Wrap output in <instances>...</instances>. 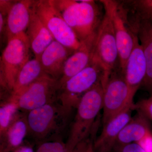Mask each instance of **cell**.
<instances>
[{
	"mask_svg": "<svg viewBox=\"0 0 152 152\" xmlns=\"http://www.w3.org/2000/svg\"><path fill=\"white\" fill-rule=\"evenodd\" d=\"M104 87L99 82L85 93L77 107V112L65 143L68 152H79V147L88 140L95 120L103 108Z\"/></svg>",
	"mask_w": 152,
	"mask_h": 152,
	"instance_id": "cell-1",
	"label": "cell"
},
{
	"mask_svg": "<svg viewBox=\"0 0 152 152\" xmlns=\"http://www.w3.org/2000/svg\"><path fill=\"white\" fill-rule=\"evenodd\" d=\"M55 7L80 42L97 32L103 18L95 1L53 0Z\"/></svg>",
	"mask_w": 152,
	"mask_h": 152,
	"instance_id": "cell-2",
	"label": "cell"
},
{
	"mask_svg": "<svg viewBox=\"0 0 152 152\" xmlns=\"http://www.w3.org/2000/svg\"><path fill=\"white\" fill-rule=\"evenodd\" d=\"M28 134L37 144L51 140L64 127L68 115L56 102L26 113Z\"/></svg>",
	"mask_w": 152,
	"mask_h": 152,
	"instance_id": "cell-3",
	"label": "cell"
},
{
	"mask_svg": "<svg viewBox=\"0 0 152 152\" xmlns=\"http://www.w3.org/2000/svg\"><path fill=\"white\" fill-rule=\"evenodd\" d=\"M104 72L97 63L91 61L86 67L68 80L60 88L58 99L64 111L69 115L77 108L85 93L103 81Z\"/></svg>",
	"mask_w": 152,
	"mask_h": 152,
	"instance_id": "cell-4",
	"label": "cell"
},
{
	"mask_svg": "<svg viewBox=\"0 0 152 152\" xmlns=\"http://www.w3.org/2000/svg\"><path fill=\"white\" fill-rule=\"evenodd\" d=\"M31 49L26 32L15 36L7 41L1 57V86L10 92L13 90L17 76L29 59Z\"/></svg>",
	"mask_w": 152,
	"mask_h": 152,
	"instance_id": "cell-5",
	"label": "cell"
},
{
	"mask_svg": "<svg viewBox=\"0 0 152 152\" xmlns=\"http://www.w3.org/2000/svg\"><path fill=\"white\" fill-rule=\"evenodd\" d=\"M91 61L97 63L103 69V86L111 74L121 69L113 27L110 18L105 12L97 33Z\"/></svg>",
	"mask_w": 152,
	"mask_h": 152,
	"instance_id": "cell-6",
	"label": "cell"
},
{
	"mask_svg": "<svg viewBox=\"0 0 152 152\" xmlns=\"http://www.w3.org/2000/svg\"><path fill=\"white\" fill-rule=\"evenodd\" d=\"M100 2L111 20L118 51L120 68L124 73L134 45L136 34L129 23L126 11L122 3L113 0H102Z\"/></svg>",
	"mask_w": 152,
	"mask_h": 152,
	"instance_id": "cell-7",
	"label": "cell"
},
{
	"mask_svg": "<svg viewBox=\"0 0 152 152\" xmlns=\"http://www.w3.org/2000/svg\"><path fill=\"white\" fill-rule=\"evenodd\" d=\"M34 8L54 40L72 51L79 48L80 42L55 7L53 0L35 1Z\"/></svg>",
	"mask_w": 152,
	"mask_h": 152,
	"instance_id": "cell-8",
	"label": "cell"
},
{
	"mask_svg": "<svg viewBox=\"0 0 152 152\" xmlns=\"http://www.w3.org/2000/svg\"><path fill=\"white\" fill-rule=\"evenodd\" d=\"M60 89L58 80L45 75L11 97L15 101L20 110L27 113L56 102Z\"/></svg>",
	"mask_w": 152,
	"mask_h": 152,
	"instance_id": "cell-9",
	"label": "cell"
},
{
	"mask_svg": "<svg viewBox=\"0 0 152 152\" xmlns=\"http://www.w3.org/2000/svg\"><path fill=\"white\" fill-rule=\"evenodd\" d=\"M134 104L121 70L113 72L104 86L103 126Z\"/></svg>",
	"mask_w": 152,
	"mask_h": 152,
	"instance_id": "cell-10",
	"label": "cell"
},
{
	"mask_svg": "<svg viewBox=\"0 0 152 152\" xmlns=\"http://www.w3.org/2000/svg\"><path fill=\"white\" fill-rule=\"evenodd\" d=\"M134 105L129 106L103 126L101 134L94 141L93 152L113 151L120 132L132 117Z\"/></svg>",
	"mask_w": 152,
	"mask_h": 152,
	"instance_id": "cell-11",
	"label": "cell"
},
{
	"mask_svg": "<svg viewBox=\"0 0 152 152\" xmlns=\"http://www.w3.org/2000/svg\"><path fill=\"white\" fill-rule=\"evenodd\" d=\"M124 74L131 97L133 100L137 91L142 84L146 74L145 60L137 35L134 45L127 61Z\"/></svg>",
	"mask_w": 152,
	"mask_h": 152,
	"instance_id": "cell-12",
	"label": "cell"
},
{
	"mask_svg": "<svg viewBox=\"0 0 152 152\" xmlns=\"http://www.w3.org/2000/svg\"><path fill=\"white\" fill-rule=\"evenodd\" d=\"M97 33L80 42L79 48L68 58L64 66L62 75L59 80L60 88L68 80L84 69L91 62Z\"/></svg>",
	"mask_w": 152,
	"mask_h": 152,
	"instance_id": "cell-13",
	"label": "cell"
},
{
	"mask_svg": "<svg viewBox=\"0 0 152 152\" xmlns=\"http://www.w3.org/2000/svg\"><path fill=\"white\" fill-rule=\"evenodd\" d=\"M34 2L32 0L15 1L6 18L5 31L7 41L26 32L30 23Z\"/></svg>",
	"mask_w": 152,
	"mask_h": 152,
	"instance_id": "cell-14",
	"label": "cell"
},
{
	"mask_svg": "<svg viewBox=\"0 0 152 152\" xmlns=\"http://www.w3.org/2000/svg\"><path fill=\"white\" fill-rule=\"evenodd\" d=\"M151 142H152V131L149 120L142 114L137 112L120 132L115 145Z\"/></svg>",
	"mask_w": 152,
	"mask_h": 152,
	"instance_id": "cell-15",
	"label": "cell"
},
{
	"mask_svg": "<svg viewBox=\"0 0 152 152\" xmlns=\"http://www.w3.org/2000/svg\"><path fill=\"white\" fill-rule=\"evenodd\" d=\"M74 51L57 41H53L39 58L45 73L59 80L66 61Z\"/></svg>",
	"mask_w": 152,
	"mask_h": 152,
	"instance_id": "cell-16",
	"label": "cell"
},
{
	"mask_svg": "<svg viewBox=\"0 0 152 152\" xmlns=\"http://www.w3.org/2000/svg\"><path fill=\"white\" fill-rule=\"evenodd\" d=\"M142 48L146 64V74L142 86L152 95V21H134L131 24Z\"/></svg>",
	"mask_w": 152,
	"mask_h": 152,
	"instance_id": "cell-17",
	"label": "cell"
},
{
	"mask_svg": "<svg viewBox=\"0 0 152 152\" xmlns=\"http://www.w3.org/2000/svg\"><path fill=\"white\" fill-rule=\"evenodd\" d=\"M26 33L31 49L35 57L38 58L39 59L44 51L54 40L51 33L36 13L34 6L30 23Z\"/></svg>",
	"mask_w": 152,
	"mask_h": 152,
	"instance_id": "cell-18",
	"label": "cell"
},
{
	"mask_svg": "<svg viewBox=\"0 0 152 152\" xmlns=\"http://www.w3.org/2000/svg\"><path fill=\"white\" fill-rule=\"evenodd\" d=\"M28 134L26 113H19L13 122L0 136V152H10L23 143Z\"/></svg>",
	"mask_w": 152,
	"mask_h": 152,
	"instance_id": "cell-19",
	"label": "cell"
},
{
	"mask_svg": "<svg viewBox=\"0 0 152 152\" xmlns=\"http://www.w3.org/2000/svg\"><path fill=\"white\" fill-rule=\"evenodd\" d=\"M45 75L39 59L35 57L29 60L17 76L11 96L18 94Z\"/></svg>",
	"mask_w": 152,
	"mask_h": 152,
	"instance_id": "cell-20",
	"label": "cell"
},
{
	"mask_svg": "<svg viewBox=\"0 0 152 152\" xmlns=\"http://www.w3.org/2000/svg\"><path fill=\"white\" fill-rule=\"evenodd\" d=\"M15 101L11 96L1 103L0 107V136L7 129L19 114Z\"/></svg>",
	"mask_w": 152,
	"mask_h": 152,
	"instance_id": "cell-21",
	"label": "cell"
},
{
	"mask_svg": "<svg viewBox=\"0 0 152 152\" xmlns=\"http://www.w3.org/2000/svg\"><path fill=\"white\" fill-rule=\"evenodd\" d=\"M123 2L132 9L134 15L133 20L152 21V0H134Z\"/></svg>",
	"mask_w": 152,
	"mask_h": 152,
	"instance_id": "cell-22",
	"label": "cell"
},
{
	"mask_svg": "<svg viewBox=\"0 0 152 152\" xmlns=\"http://www.w3.org/2000/svg\"><path fill=\"white\" fill-rule=\"evenodd\" d=\"M36 152H68L66 143L59 140H50L37 144Z\"/></svg>",
	"mask_w": 152,
	"mask_h": 152,
	"instance_id": "cell-23",
	"label": "cell"
},
{
	"mask_svg": "<svg viewBox=\"0 0 152 152\" xmlns=\"http://www.w3.org/2000/svg\"><path fill=\"white\" fill-rule=\"evenodd\" d=\"M133 109L142 114L149 121H152V95L134 104Z\"/></svg>",
	"mask_w": 152,
	"mask_h": 152,
	"instance_id": "cell-24",
	"label": "cell"
},
{
	"mask_svg": "<svg viewBox=\"0 0 152 152\" xmlns=\"http://www.w3.org/2000/svg\"><path fill=\"white\" fill-rule=\"evenodd\" d=\"M112 152H152L142 144L132 143L124 145H116Z\"/></svg>",
	"mask_w": 152,
	"mask_h": 152,
	"instance_id": "cell-25",
	"label": "cell"
},
{
	"mask_svg": "<svg viewBox=\"0 0 152 152\" xmlns=\"http://www.w3.org/2000/svg\"><path fill=\"white\" fill-rule=\"evenodd\" d=\"M15 1L1 0L0 1V14H2L3 16L7 18L8 13Z\"/></svg>",
	"mask_w": 152,
	"mask_h": 152,
	"instance_id": "cell-26",
	"label": "cell"
},
{
	"mask_svg": "<svg viewBox=\"0 0 152 152\" xmlns=\"http://www.w3.org/2000/svg\"><path fill=\"white\" fill-rule=\"evenodd\" d=\"M10 152H36V149H34V144L25 141L21 145Z\"/></svg>",
	"mask_w": 152,
	"mask_h": 152,
	"instance_id": "cell-27",
	"label": "cell"
},
{
	"mask_svg": "<svg viewBox=\"0 0 152 152\" xmlns=\"http://www.w3.org/2000/svg\"><path fill=\"white\" fill-rule=\"evenodd\" d=\"M5 18L3 16L2 14H0V32L1 34L5 30Z\"/></svg>",
	"mask_w": 152,
	"mask_h": 152,
	"instance_id": "cell-28",
	"label": "cell"
}]
</instances>
